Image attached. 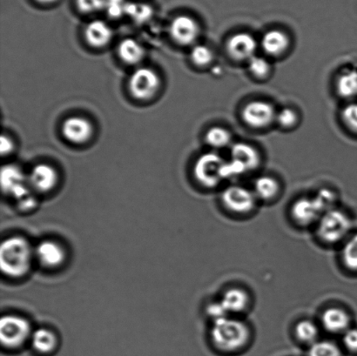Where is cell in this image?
<instances>
[{
    "label": "cell",
    "instance_id": "603a6c76",
    "mask_svg": "<svg viewBox=\"0 0 357 356\" xmlns=\"http://www.w3.org/2000/svg\"><path fill=\"white\" fill-rule=\"evenodd\" d=\"M31 345L38 353L50 354L57 347V337L54 333L47 329L37 330L31 334Z\"/></svg>",
    "mask_w": 357,
    "mask_h": 356
},
{
    "label": "cell",
    "instance_id": "6da1fadb",
    "mask_svg": "<svg viewBox=\"0 0 357 356\" xmlns=\"http://www.w3.org/2000/svg\"><path fill=\"white\" fill-rule=\"evenodd\" d=\"M250 327L236 317L226 316L213 322L210 338L217 350L236 352L243 350L250 340Z\"/></svg>",
    "mask_w": 357,
    "mask_h": 356
},
{
    "label": "cell",
    "instance_id": "4316f807",
    "mask_svg": "<svg viewBox=\"0 0 357 356\" xmlns=\"http://www.w3.org/2000/svg\"><path fill=\"white\" fill-rule=\"evenodd\" d=\"M206 142L213 148H227L232 142V135L226 128L222 127H213L206 132L205 136Z\"/></svg>",
    "mask_w": 357,
    "mask_h": 356
},
{
    "label": "cell",
    "instance_id": "52a82bcc",
    "mask_svg": "<svg viewBox=\"0 0 357 356\" xmlns=\"http://www.w3.org/2000/svg\"><path fill=\"white\" fill-rule=\"evenodd\" d=\"M220 200L227 211L238 215L250 214L257 202L254 191L241 186L227 187L220 195Z\"/></svg>",
    "mask_w": 357,
    "mask_h": 356
},
{
    "label": "cell",
    "instance_id": "d6a6232c",
    "mask_svg": "<svg viewBox=\"0 0 357 356\" xmlns=\"http://www.w3.org/2000/svg\"><path fill=\"white\" fill-rule=\"evenodd\" d=\"M276 121L282 127L290 128L296 125L298 121V115L291 108H283L276 114Z\"/></svg>",
    "mask_w": 357,
    "mask_h": 356
},
{
    "label": "cell",
    "instance_id": "ffe728a7",
    "mask_svg": "<svg viewBox=\"0 0 357 356\" xmlns=\"http://www.w3.org/2000/svg\"><path fill=\"white\" fill-rule=\"evenodd\" d=\"M87 42L94 47H103L113 38V31L103 20H96L87 24L85 30Z\"/></svg>",
    "mask_w": 357,
    "mask_h": 356
},
{
    "label": "cell",
    "instance_id": "9c48e42d",
    "mask_svg": "<svg viewBox=\"0 0 357 356\" xmlns=\"http://www.w3.org/2000/svg\"><path fill=\"white\" fill-rule=\"evenodd\" d=\"M28 180L22 171L13 165H7L1 170V187L3 193L16 199L17 203L31 196Z\"/></svg>",
    "mask_w": 357,
    "mask_h": 356
},
{
    "label": "cell",
    "instance_id": "5bb4252c",
    "mask_svg": "<svg viewBox=\"0 0 357 356\" xmlns=\"http://www.w3.org/2000/svg\"><path fill=\"white\" fill-rule=\"evenodd\" d=\"M62 132L68 141L75 144H82L92 137L93 128V125L86 118L75 116L65 121Z\"/></svg>",
    "mask_w": 357,
    "mask_h": 356
},
{
    "label": "cell",
    "instance_id": "e575fe53",
    "mask_svg": "<svg viewBox=\"0 0 357 356\" xmlns=\"http://www.w3.org/2000/svg\"><path fill=\"white\" fill-rule=\"evenodd\" d=\"M77 6L85 13H93L104 10L105 0H76Z\"/></svg>",
    "mask_w": 357,
    "mask_h": 356
},
{
    "label": "cell",
    "instance_id": "7402d4cb",
    "mask_svg": "<svg viewBox=\"0 0 357 356\" xmlns=\"http://www.w3.org/2000/svg\"><path fill=\"white\" fill-rule=\"evenodd\" d=\"M280 184L278 180L271 176H261L255 180L254 193L257 200L271 201L278 196Z\"/></svg>",
    "mask_w": 357,
    "mask_h": 356
},
{
    "label": "cell",
    "instance_id": "8992f818",
    "mask_svg": "<svg viewBox=\"0 0 357 356\" xmlns=\"http://www.w3.org/2000/svg\"><path fill=\"white\" fill-rule=\"evenodd\" d=\"M31 336L30 323L17 316H6L0 320V339L3 346L16 348Z\"/></svg>",
    "mask_w": 357,
    "mask_h": 356
},
{
    "label": "cell",
    "instance_id": "d4e9b609",
    "mask_svg": "<svg viewBox=\"0 0 357 356\" xmlns=\"http://www.w3.org/2000/svg\"><path fill=\"white\" fill-rule=\"evenodd\" d=\"M295 336L300 343L312 345L318 341L319 337V327L313 320L304 319L296 323L295 327Z\"/></svg>",
    "mask_w": 357,
    "mask_h": 356
},
{
    "label": "cell",
    "instance_id": "8d00e7d4",
    "mask_svg": "<svg viewBox=\"0 0 357 356\" xmlns=\"http://www.w3.org/2000/svg\"><path fill=\"white\" fill-rule=\"evenodd\" d=\"M206 314H208L213 322L224 318V317L229 316L225 309L223 308V306L220 301L211 303V304L206 308Z\"/></svg>",
    "mask_w": 357,
    "mask_h": 356
},
{
    "label": "cell",
    "instance_id": "e0dca14e",
    "mask_svg": "<svg viewBox=\"0 0 357 356\" xmlns=\"http://www.w3.org/2000/svg\"><path fill=\"white\" fill-rule=\"evenodd\" d=\"M220 302L227 315H237L244 313L250 308V296L243 288H231L224 293Z\"/></svg>",
    "mask_w": 357,
    "mask_h": 356
},
{
    "label": "cell",
    "instance_id": "30bf717a",
    "mask_svg": "<svg viewBox=\"0 0 357 356\" xmlns=\"http://www.w3.org/2000/svg\"><path fill=\"white\" fill-rule=\"evenodd\" d=\"M276 114L278 113L271 103L255 100L244 107L243 118L245 123L251 127L264 128L276 120Z\"/></svg>",
    "mask_w": 357,
    "mask_h": 356
},
{
    "label": "cell",
    "instance_id": "f546056e",
    "mask_svg": "<svg viewBox=\"0 0 357 356\" xmlns=\"http://www.w3.org/2000/svg\"><path fill=\"white\" fill-rule=\"evenodd\" d=\"M190 58L195 65L205 68L211 64L213 54L211 49L206 45H196L191 50Z\"/></svg>",
    "mask_w": 357,
    "mask_h": 356
},
{
    "label": "cell",
    "instance_id": "5b68a950",
    "mask_svg": "<svg viewBox=\"0 0 357 356\" xmlns=\"http://www.w3.org/2000/svg\"><path fill=\"white\" fill-rule=\"evenodd\" d=\"M225 160L215 153H206L196 160L194 173L196 180L203 187L213 188L224 180Z\"/></svg>",
    "mask_w": 357,
    "mask_h": 356
},
{
    "label": "cell",
    "instance_id": "d590c367",
    "mask_svg": "<svg viewBox=\"0 0 357 356\" xmlns=\"http://www.w3.org/2000/svg\"><path fill=\"white\" fill-rule=\"evenodd\" d=\"M342 336V345L346 350L356 353L357 352V329L351 327Z\"/></svg>",
    "mask_w": 357,
    "mask_h": 356
},
{
    "label": "cell",
    "instance_id": "4fadbf2b",
    "mask_svg": "<svg viewBox=\"0 0 357 356\" xmlns=\"http://www.w3.org/2000/svg\"><path fill=\"white\" fill-rule=\"evenodd\" d=\"M321 324L328 333L342 334L351 329V317L345 309L331 307L321 314Z\"/></svg>",
    "mask_w": 357,
    "mask_h": 356
},
{
    "label": "cell",
    "instance_id": "2e32d148",
    "mask_svg": "<svg viewBox=\"0 0 357 356\" xmlns=\"http://www.w3.org/2000/svg\"><path fill=\"white\" fill-rule=\"evenodd\" d=\"M34 256L42 266L55 268L65 261L66 252L64 249L54 240H44L37 246Z\"/></svg>",
    "mask_w": 357,
    "mask_h": 356
},
{
    "label": "cell",
    "instance_id": "8fae6325",
    "mask_svg": "<svg viewBox=\"0 0 357 356\" xmlns=\"http://www.w3.org/2000/svg\"><path fill=\"white\" fill-rule=\"evenodd\" d=\"M258 43L253 35L239 33L227 40V51L231 58L237 61H250L255 56Z\"/></svg>",
    "mask_w": 357,
    "mask_h": 356
},
{
    "label": "cell",
    "instance_id": "f35d334b",
    "mask_svg": "<svg viewBox=\"0 0 357 356\" xmlns=\"http://www.w3.org/2000/svg\"><path fill=\"white\" fill-rule=\"evenodd\" d=\"M35 1L44 3V5H50V3H54L57 1V0H35Z\"/></svg>",
    "mask_w": 357,
    "mask_h": 356
},
{
    "label": "cell",
    "instance_id": "3957f363",
    "mask_svg": "<svg viewBox=\"0 0 357 356\" xmlns=\"http://www.w3.org/2000/svg\"><path fill=\"white\" fill-rule=\"evenodd\" d=\"M335 196L332 192L321 190L314 197H302L294 202L290 214L293 221L300 226L314 224L325 212L335 207Z\"/></svg>",
    "mask_w": 357,
    "mask_h": 356
},
{
    "label": "cell",
    "instance_id": "d6986e66",
    "mask_svg": "<svg viewBox=\"0 0 357 356\" xmlns=\"http://www.w3.org/2000/svg\"><path fill=\"white\" fill-rule=\"evenodd\" d=\"M290 40L288 35L280 30H271L264 35L261 45L265 54L278 57L288 50Z\"/></svg>",
    "mask_w": 357,
    "mask_h": 356
},
{
    "label": "cell",
    "instance_id": "277c9868",
    "mask_svg": "<svg viewBox=\"0 0 357 356\" xmlns=\"http://www.w3.org/2000/svg\"><path fill=\"white\" fill-rule=\"evenodd\" d=\"M352 229L351 217L345 212L334 208L325 212L317 223V233L328 245L345 242Z\"/></svg>",
    "mask_w": 357,
    "mask_h": 356
},
{
    "label": "cell",
    "instance_id": "7c38bea8",
    "mask_svg": "<svg viewBox=\"0 0 357 356\" xmlns=\"http://www.w3.org/2000/svg\"><path fill=\"white\" fill-rule=\"evenodd\" d=\"M201 28L197 21L187 15H180L170 24V33L174 40L182 45L194 44L199 36Z\"/></svg>",
    "mask_w": 357,
    "mask_h": 356
},
{
    "label": "cell",
    "instance_id": "1f68e13d",
    "mask_svg": "<svg viewBox=\"0 0 357 356\" xmlns=\"http://www.w3.org/2000/svg\"><path fill=\"white\" fill-rule=\"evenodd\" d=\"M342 118L348 128L357 134V102L349 103L342 109Z\"/></svg>",
    "mask_w": 357,
    "mask_h": 356
},
{
    "label": "cell",
    "instance_id": "cb8c5ba5",
    "mask_svg": "<svg viewBox=\"0 0 357 356\" xmlns=\"http://www.w3.org/2000/svg\"><path fill=\"white\" fill-rule=\"evenodd\" d=\"M337 92L339 96L344 99H352L357 96V71L349 69L342 72L338 76L337 83Z\"/></svg>",
    "mask_w": 357,
    "mask_h": 356
},
{
    "label": "cell",
    "instance_id": "ac0fdd59",
    "mask_svg": "<svg viewBox=\"0 0 357 356\" xmlns=\"http://www.w3.org/2000/svg\"><path fill=\"white\" fill-rule=\"evenodd\" d=\"M231 160H236L248 171L257 169L261 158L257 150L247 143H236L231 146Z\"/></svg>",
    "mask_w": 357,
    "mask_h": 356
},
{
    "label": "cell",
    "instance_id": "f1b7e54d",
    "mask_svg": "<svg viewBox=\"0 0 357 356\" xmlns=\"http://www.w3.org/2000/svg\"><path fill=\"white\" fill-rule=\"evenodd\" d=\"M126 14L137 22H145L153 15V9L146 3H128Z\"/></svg>",
    "mask_w": 357,
    "mask_h": 356
},
{
    "label": "cell",
    "instance_id": "83f0119b",
    "mask_svg": "<svg viewBox=\"0 0 357 356\" xmlns=\"http://www.w3.org/2000/svg\"><path fill=\"white\" fill-rule=\"evenodd\" d=\"M307 356H342L341 348L331 340H318L310 345Z\"/></svg>",
    "mask_w": 357,
    "mask_h": 356
},
{
    "label": "cell",
    "instance_id": "74e56055",
    "mask_svg": "<svg viewBox=\"0 0 357 356\" xmlns=\"http://www.w3.org/2000/svg\"><path fill=\"white\" fill-rule=\"evenodd\" d=\"M13 150V142L12 139L7 137V136L3 135L1 137V146H0V152L2 155H9Z\"/></svg>",
    "mask_w": 357,
    "mask_h": 356
},
{
    "label": "cell",
    "instance_id": "7a4b0ae2",
    "mask_svg": "<svg viewBox=\"0 0 357 356\" xmlns=\"http://www.w3.org/2000/svg\"><path fill=\"white\" fill-rule=\"evenodd\" d=\"M34 252L26 239L10 237L2 243L0 249V265L7 277L19 278L29 271Z\"/></svg>",
    "mask_w": 357,
    "mask_h": 356
},
{
    "label": "cell",
    "instance_id": "484cf974",
    "mask_svg": "<svg viewBox=\"0 0 357 356\" xmlns=\"http://www.w3.org/2000/svg\"><path fill=\"white\" fill-rule=\"evenodd\" d=\"M341 258L342 263L348 270L357 273V233L345 240Z\"/></svg>",
    "mask_w": 357,
    "mask_h": 356
},
{
    "label": "cell",
    "instance_id": "836d02e7",
    "mask_svg": "<svg viewBox=\"0 0 357 356\" xmlns=\"http://www.w3.org/2000/svg\"><path fill=\"white\" fill-rule=\"evenodd\" d=\"M128 2L126 0H105V8L108 15L120 17L126 14Z\"/></svg>",
    "mask_w": 357,
    "mask_h": 356
},
{
    "label": "cell",
    "instance_id": "4dcf8cb0",
    "mask_svg": "<svg viewBox=\"0 0 357 356\" xmlns=\"http://www.w3.org/2000/svg\"><path fill=\"white\" fill-rule=\"evenodd\" d=\"M248 69L254 76L264 78L271 72V68L267 59L255 55L248 61Z\"/></svg>",
    "mask_w": 357,
    "mask_h": 356
},
{
    "label": "cell",
    "instance_id": "44dd1931",
    "mask_svg": "<svg viewBox=\"0 0 357 356\" xmlns=\"http://www.w3.org/2000/svg\"><path fill=\"white\" fill-rule=\"evenodd\" d=\"M119 56L127 64L135 65L144 58L145 51L142 45L134 38H126L118 47Z\"/></svg>",
    "mask_w": 357,
    "mask_h": 356
},
{
    "label": "cell",
    "instance_id": "ba28073f",
    "mask_svg": "<svg viewBox=\"0 0 357 356\" xmlns=\"http://www.w3.org/2000/svg\"><path fill=\"white\" fill-rule=\"evenodd\" d=\"M129 90L135 99H151L160 86V77L151 68H141L135 70L129 79Z\"/></svg>",
    "mask_w": 357,
    "mask_h": 356
},
{
    "label": "cell",
    "instance_id": "9a60e30c",
    "mask_svg": "<svg viewBox=\"0 0 357 356\" xmlns=\"http://www.w3.org/2000/svg\"><path fill=\"white\" fill-rule=\"evenodd\" d=\"M28 183L35 191L47 193L58 183V173L54 167L47 164H40L34 167L28 177Z\"/></svg>",
    "mask_w": 357,
    "mask_h": 356
}]
</instances>
